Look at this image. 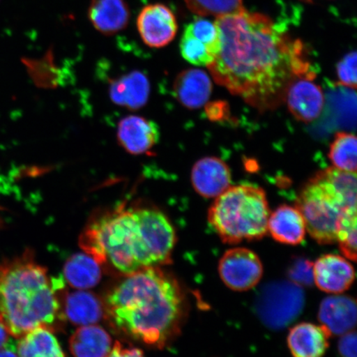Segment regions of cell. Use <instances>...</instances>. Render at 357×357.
<instances>
[{"mask_svg":"<svg viewBox=\"0 0 357 357\" xmlns=\"http://www.w3.org/2000/svg\"><path fill=\"white\" fill-rule=\"evenodd\" d=\"M220 48L207 67L218 84L257 109L276 108L294 80L316 77L305 45L261 13L216 17Z\"/></svg>","mask_w":357,"mask_h":357,"instance_id":"1","label":"cell"},{"mask_svg":"<svg viewBox=\"0 0 357 357\" xmlns=\"http://www.w3.org/2000/svg\"><path fill=\"white\" fill-rule=\"evenodd\" d=\"M176 242L166 214L149 205L112 209L93 218L80 236V247L100 264L124 275L167 264Z\"/></svg>","mask_w":357,"mask_h":357,"instance_id":"2","label":"cell"},{"mask_svg":"<svg viewBox=\"0 0 357 357\" xmlns=\"http://www.w3.org/2000/svg\"><path fill=\"white\" fill-rule=\"evenodd\" d=\"M106 300L119 329L146 344L163 347L181 331L185 298L177 280L158 266L126 275Z\"/></svg>","mask_w":357,"mask_h":357,"instance_id":"3","label":"cell"},{"mask_svg":"<svg viewBox=\"0 0 357 357\" xmlns=\"http://www.w3.org/2000/svg\"><path fill=\"white\" fill-rule=\"evenodd\" d=\"M35 261L33 252L0 262V323L12 337L50 328L59 317L57 291L63 287Z\"/></svg>","mask_w":357,"mask_h":357,"instance_id":"4","label":"cell"},{"mask_svg":"<svg viewBox=\"0 0 357 357\" xmlns=\"http://www.w3.org/2000/svg\"><path fill=\"white\" fill-rule=\"evenodd\" d=\"M356 173L329 167L316 174L301 192L296 207L317 243H337L339 220L356 209Z\"/></svg>","mask_w":357,"mask_h":357,"instance_id":"5","label":"cell"},{"mask_svg":"<svg viewBox=\"0 0 357 357\" xmlns=\"http://www.w3.org/2000/svg\"><path fill=\"white\" fill-rule=\"evenodd\" d=\"M269 206L265 191L252 185L231 186L218 196L208 211V222L223 243L261 239L268 233Z\"/></svg>","mask_w":357,"mask_h":357,"instance_id":"6","label":"cell"},{"mask_svg":"<svg viewBox=\"0 0 357 357\" xmlns=\"http://www.w3.org/2000/svg\"><path fill=\"white\" fill-rule=\"evenodd\" d=\"M305 296L300 285L291 281H275L263 287L256 301L259 319L266 327L280 330L301 315Z\"/></svg>","mask_w":357,"mask_h":357,"instance_id":"7","label":"cell"},{"mask_svg":"<svg viewBox=\"0 0 357 357\" xmlns=\"http://www.w3.org/2000/svg\"><path fill=\"white\" fill-rule=\"evenodd\" d=\"M218 272L227 287L234 291H248L260 282L263 266L260 258L251 250L236 248L220 259Z\"/></svg>","mask_w":357,"mask_h":357,"instance_id":"8","label":"cell"},{"mask_svg":"<svg viewBox=\"0 0 357 357\" xmlns=\"http://www.w3.org/2000/svg\"><path fill=\"white\" fill-rule=\"evenodd\" d=\"M137 25L142 41L153 48L167 46L175 38L178 30L175 15L162 3L149 4L142 8Z\"/></svg>","mask_w":357,"mask_h":357,"instance_id":"9","label":"cell"},{"mask_svg":"<svg viewBox=\"0 0 357 357\" xmlns=\"http://www.w3.org/2000/svg\"><path fill=\"white\" fill-rule=\"evenodd\" d=\"M314 77L298 78L290 84L285 101L294 117L305 123L319 118L324 107L322 89L314 82Z\"/></svg>","mask_w":357,"mask_h":357,"instance_id":"10","label":"cell"},{"mask_svg":"<svg viewBox=\"0 0 357 357\" xmlns=\"http://www.w3.org/2000/svg\"><path fill=\"white\" fill-rule=\"evenodd\" d=\"M120 146L132 155L149 153L158 144L160 129L153 120L130 115L120 121L118 128Z\"/></svg>","mask_w":357,"mask_h":357,"instance_id":"11","label":"cell"},{"mask_svg":"<svg viewBox=\"0 0 357 357\" xmlns=\"http://www.w3.org/2000/svg\"><path fill=\"white\" fill-rule=\"evenodd\" d=\"M192 185L204 198H217L231 187L229 166L220 158H204L195 164L191 172Z\"/></svg>","mask_w":357,"mask_h":357,"instance_id":"12","label":"cell"},{"mask_svg":"<svg viewBox=\"0 0 357 357\" xmlns=\"http://www.w3.org/2000/svg\"><path fill=\"white\" fill-rule=\"evenodd\" d=\"M314 280L322 291L341 294L354 282V268L346 258L328 254L314 263Z\"/></svg>","mask_w":357,"mask_h":357,"instance_id":"13","label":"cell"},{"mask_svg":"<svg viewBox=\"0 0 357 357\" xmlns=\"http://www.w3.org/2000/svg\"><path fill=\"white\" fill-rule=\"evenodd\" d=\"M319 319L331 335H343L356 324V303L354 298L333 296L321 303Z\"/></svg>","mask_w":357,"mask_h":357,"instance_id":"14","label":"cell"},{"mask_svg":"<svg viewBox=\"0 0 357 357\" xmlns=\"http://www.w3.org/2000/svg\"><path fill=\"white\" fill-rule=\"evenodd\" d=\"M213 84L205 71L188 69L178 75L174 82V93L183 106L190 109H199L211 96Z\"/></svg>","mask_w":357,"mask_h":357,"instance_id":"15","label":"cell"},{"mask_svg":"<svg viewBox=\"0 0 357 357\" xmlns=\"http://www.w3.org/2000/svg\"><path fill=\"white\" fill-rule=\"evenodd\" d=\"M332 335L323 325L302 323L288 335V346L294 357H323Z\"/></svg>","mask_w":357,"mask_h":357,"instance_id":"16","label":"cell"},{"mask_svg":"<svg viewBox=\"0 0 357 357\" xmlns=\"http://www.w3.org/2000/svg\"><path fill=\"white\" fill-rule=\"evenodd\" d=\"M267 229L278 243L293 245L301 244L307 231L300 211L287 204L281 205L271 214Z\"/></svg>","mask_w":357,"mask_h":357,"instance_id":"17","label":"cell"},{"mask_svg":"<svg viewBox=\"0 0 357 357\" xmlns=\"http://www.w3.org/2000/svg\"><path fill=\"white\" fill-rule=\"evenodd\" d=\"M150 96V82L140 71L123 75L113 80L109 86V96L115 105L136 110L145 106Z\"/></svg>","mask_w":357,"mask_h":357,"instance_id":"18","label":"cell"},{"mask_svg":"<svg viewBox=\"0 0 357 357\" xmlns=\"http://www.w3.org/2000/svg\"><path fill=\"white\" fill-rule=\"evenodd\" d=\"M130 11L124 0H91L89 19L100 33L114 35L126 28Z\"/></svg>","mask_w":357,"mask_h":357,"instance_id":"19","label":"cell"},{"mask_svg":"<svg viewBox=\"0 0 357 357\" xmlns=\"http://www.w3.org/2000/svg\"><path fill=\"white\" fill-rule=\"evenodd\" d=\"M113 347L108 333L96 324L82 326L70 340L74 357H107Z\"/></svg>","mask_w":357,"mask_h":357,"instance_id":"20","label":"cell"},{"mask_svg":"<svg viewBox=\"0 0 357 357\" xmlns=\"http://www.w3.org/2000/svg\"><path fill=\"white\" fill-rule=\"evenodd\" d=\"M64 312L71 323L86 326L99 322L104 314V307L95 294L79 289L78 291L67 294Z\"/></svg>","mask_w":357,"mask_h":357,"instance_id":"21","label":"cell"},{"mask_svg":"<svg viewBox=\"0 0 357 357\" xmlns=\"http://www.w3.org/2000/svg\"><path fill=\"white\" fill-rule=\"evenodd\" d=\"M66 282L77 289L96 287L101 279L100 264L88 253H77L66 261L64 266Z\"/></svg>","mask_w":357,"mask_h":357,"instance_id":"22","label":"cell"},{"mask_svg":"<svg viewBox=\"0 0 357 357\" xmlns=\"http://www.w3.org/2000/svg\"><path fill=\"white\" fill-rule=\"evenodd\" d=\"M19 357H66L50 328L40 327L22 335L17 343Z\"/></svg>","mask_w":357,"mask_h":357,"instance_id":"23","label":"cell"},{"mask_svg":"<svg viewBox=\"0 0 357 357\" xmlns=\"http://www.w3.org/2000/svg\"><path fill=\"white\" fill-rule=\"evenodd\" d=\"M357 140L354 134L337 132L330 146L329 158L333 167L356 173Z\"/></svg>","mask_w":357,"mask_h":357,"instance_id":"24","label":"cell"},{"mask_svg":"<svg viewBox=\"0 0 357 357\" xmlns=\"http://www.w3.org/2000/svg\"><path fill=\"white\" fill-rule=\"evenodd\" d=\"M185 1L190 11L201 17H218L245 10L243 0H185Z\"/></svg>","mask_w":357,"mask_h":357,"instance_id":"25","label":"cell"},{"mask_svg":"<svg viewBox=\"0 0 357 357\" xmlns=\"http://www.w3.org/2000/svg\"><path fill=\"white\" fill-rule=\"evenodd\" d=\"M357 211L347 212L339 220L336 238L343 255L351 261L356 259Z\"/></svg>","mask_w":357,"mask_h":357,"instance_id":"26","label":"cell"},{"mask_svg":"<svg viewBox=\"0 0 357 357\" xmlns=\"http://www.w3.org/2000/svg\"><path fill=\"white\" fill-rule=\"evenodd\" d=\"M185 33L202 42L208 47L214 59L220 48V34L215 22L204 19L196 20L186 26Z\"/></svg>","mask_w":357,"mask_h":357,"instance_id":"27","label":"cell"},{"mask_svg":"<svg viewBox=\"0 0 357 357\" xmlns=\"http://www.w3.org/2000/svg\"><path fill=\"white\" fill-rule=\"evenodd\" d=\"M181 52L184 59L194 66H208L213 61L208 47L199 40L186 33L181 38Z\"/></svg>","mask_w":357,"mask_h":357,"instance_id":"28","label":"cell"},{"mask_svg":"<svg viewBox=\"0 0 357 357\" xmlns=\"http://www.w3.org/2000/svg\"><path fill=\"white\" fill-rule=\"evenodd\" d=\"M287 274L291 282L300 287L314 284V263L305 257H296L290 263Z\"/></svg>","mask_w":357,"mask_h":357,"instance_id":"29","label":"cell"},{"mask_svg":"<svg viewBox=\"0 0 357 357\" xmlns=\"http://www.w3.org/2000/svg\"><path fill=\"white\" fill-rule=\"evenodd\" d=\"M339 84L343 86L356 87V52H351L342 58L337 66Z\"/></svg>","mask_w":357,"mask_h":357,"instance_id":"30","label":"cell"},{"mask_svg":"<svg viewBox=\"0 0 357 357\" xmlns=\"http://www.w3.org/2000/svg\"><path fill=\"white\" fill-rule=\"evenodd\" d=\"M339 354L342 357H356V330L343 334L338 343Z\"/></svg>","mask_w":357,"mask_h":357,"instance_id":"31","label":"cell"},{"mask_svg":"<svg viewBox=\"0 0 357 357\" xmlns=\"http://www.w3.org/2000/svg\"><path fill=\"white\" fill-rule=\"evenodd\" d=\"M107 357H144V354L135 347H125L121 343L117 342L112 347L109 354Z\"/></svg>","mask_w":357,"mask_h":357,"instance_id":"32","label":"cell"},{"mask_svg":"<svg viewBox=\"0 0 357 357\" xmlns=\"http://www.w3.org/2000/svg\"><path fill=\"white\" fill-rule=\"evenodd\" d=\"M10 335L8 333L6 329L3 328V326L0 323V349L7 345L8 342V337Z\"/></svg>","mask_w":357,"mask_h":357,"instance_id":"33","label":"cell"},{"mask_svg":"<svg viewBox=\"0 0 357 357\" xmlns=\"http://www.w3.org/2000/svg\"><path fill=\"white\" fill-rule=\"evenodd\" d=\"M0 357H19L17 356V351L11 348H7V346L0 349Z\"/></svg>","mask_w":357,"mask_h":357,"instance_id":"34","label":"cell"},{"mask_svg":"<svg viewBox=\"0 0 357 357\" xmlns=\"http://www.w3.org/2000/svg\"><path fill=\"white\" fill-rule=\"evenodd\" d=\"M2 225V220H1V218H0V227H1Z\"/></svg>","mask_w":357,"mask_h":357,"instance_id":"35","label":"cell"},{"mask_svg":"<svg viewBox=\"0 0 357 357\" xmlns=\"http://www.w3.org/2000/svg\"><path fill=\"white\" fill-rule=\"evenodd\" d=\"M303 1H305V2H310L311 0H303Z\"/></svg>","mask_w":357,"mask_h":357,"instance_id":"36","label":"cell"}]
</instances>
